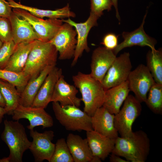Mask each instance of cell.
Listing matches in <instances>:
<instances>
[{
  "instance_id": "cell-1",
  "label": "cell",
  "mask_w": 162,
  "mask_h": 162,
  "mask_svg": "<svg viewBox=\"0 0 162 162\" xmlns=\"http://www.w3.org/2000/svg\"><path fill=\"white\" fill-rule=\"evenodd\" d=\"M150 141L146 133L140 130L128 137L118 136L112 153L123 157L129 162H145L149 154Z\"/></svg>"
},
{
  "instance_id": "cell-2",
  "label": "cell",
  "mask_w": 162,
  "mask_h": 162,
  "mask_svg": "<svg viewBox=\"0 0 162 162\" xmlns=\"http://www.w3.org/2000/svg\"><path fill=\"white\" fill-rule=\"evenodd\" d=\"M73 81L82 95L84 105V111L92 116L96 110L102 106L105 90L101 83L90 74L80 72L73 76Z\"/></svg>"
},
{
  "instance_id": "cell-3",
  "label": "cell",
  "mask_w": 162,
  "mask_h": 162,
  "mask_svg": "<svg viewBox=\"0 0 162 162\" xmlns=\"http://www.w3.org/2000/svg\"><path fill=\"white\" fill-rule=\"evenodd\" d=\"M58 53L49 41L36 40L22 71L30 79L36 76L46 67L56 66Z\"/></svg>"
},
{
  "instance_id": "cell-4",
  "label": "cell",
  "mask_w": 162,
  "mask_h": 162,
  "mask_svg": "<svg viewBox=\"0 0 162 162\" xmlns=\"http://www.w3.org/2000/svg\"><path fill=\"white\" fill-rule=\"evenodd\" d=\"M4 124L1 138L9 148L10 162H22L23 154L29 149L31 142L28 138L25 128L18 121L6 119Z\"/></svg>"
},
{
  "instance_id": "cell-5",
  "label": "cell",
  "mask_w": 162,
  "mask_h": 162,
  "mask_svg": "<svg viewBox=\"0 0 162 162\" xmlns=\"http://www.w3.org/2000/svg\"><path fill=\"white\" fill-rule=\"evenodd\" d=\"M56 118L67 130L86 131L93 130L91 116L74 105L62 107L58 102H52Z\"/></svg>"
},
{
  "instance_id": "cell-6",
  "label": "cell",
  "mask_w": 162,
  "mask_h": 162,
  "mask_svg": "<svg viewBox=\"0 0 162 162\" xmlns=\"http://www.w3.org/2000/svg\"><path fill=\"white\" fill-rule=\"evenodd\" d=\"M141 103L135 96L129 94L122 108L115 115L114 126L121 137H127L132 135L133 124L142 111Z\"/></svg>"
},
{
  "instance_id": "cell-7",
  "label": "cell",
  "mask_w": 162,
  "mask_h": 162,
  "mask_svg": "<svg viewBox=\"0 0 162 162\" xmlns=\"http://www.w3.org/2000/svg\"><path fill=\"white\" fill-rule=\"evenodd\" d=\"M12 11L29 23L37 34L39 40L42 41H49L63 24L62 19L49 18L44 20L20 8H12Z\"/></svg>"
},
{
  "instance_id": "cell-8",
  "label": "cell",
  "mask_w": 162,
  "mask_h": 162,
  "mask_svg": "<svg viewBox=\"0 0 162 162\" xmlns=\"http://www.w3.org/2000/svg\"><path fill=\"white\" fill-rule=\"evenodd\" d=\"M132 67L128 52H124L116 57L101 83L105 90L127 81Z\"/></svg>"
},
{
  "instance_id": "cell-9",
  "label": "cell",
  "mask_w": 162,
  "mask_h": 162,
  "mask_svg": "<svg viewBox=\"0 0 162 162\" xmlns=\"http://www.w3.org/2000/svg\"><path fill=\"white\" fill-rule=\"evenodd\" d=\"M127 81L130 91L141 103L145 102L149 90L155 83L149 70L143 64L131 71Z\"/></svg>"
},
{
  "instance_id": "cell-10",
  "label": "cell",
  "mask_w": 162,
  "mask_h": 162,
  "mask_svg": "<svg viewBox=\"0 0 162 162\" xmlns=\"http://www.w3.org/2000/svg\"><path fill=\"white\" fill-rule=\"evenodd\" d=\"M73 27L64 22L49 41L59 53L60 60L69 59L74 57L77 43V34Z\"/></svg>"
},
{
  "instance_id": "cell-11",
  "label": "cell",
  "mask_w": 162,
  "mask_h": 162,
  "mask_svg": "<svg viewBox=\"0 0 162 162\" xmlns=\"http://www.w3.org/2000/svg\"><path fill=\"white\" fill-rule=\"evenodd\" d=\"M30 130V135L33 140L29 149L35 161L42 162L46 160L50 162L55 147V144L52 142L54 136V132L50 130L40 133L34 129Z\"/></svg>"
},
{
  "instance_id": "cell-12",
  "label": "cell",
  "mask_w": 162,
  "mask_h": 162,
  "mask_svg": "<svg viewBox=\"0 0 162 162\" xmlns=\"http://www.w3.org/2000/svg\"><path fill=\"white\" fill-rule=\"evenodd\" d=\"M12 116L13 119L16 121L22 118L28 119L29 124L27 128L30 130L36 126H41L45 128L51 127L53 125L52 116L41 107L25 106L19 104Z\"/></svg>"
},
{
  "instance_id": "cell-13",
  "label": "cell",
  "mask_w": 162,
  "mask_h": 162,
  "mask_svg": "<svg viewBox=\"0 0 162 162\" xmlns=\"http://www.w3.org/2000/svg\"><path fill=\"white\" fill-rule=\"evenodd\" d=\"M99 18L94 14L90 13L87 20L83 22L77 23L71 20L70 18L68 19H62L63 22L67 23L74 27L77 35V43L74 59L71 63L72 66L76 63L83 52H88L90 49L87 43V37L91 28L98 25L97 21Z\"/></svg>"
},
{
  "instance_id": "cell-14",
  "label": "cell",
  "mask_w": 162,
  "mask_h": 162,
  "mask_svg": "<svg viewBox=\"0 0 162 162\" xmlns=\"http://www.w3.org/2000/svg\"><path fill=\"white\" fill-rule=\"evenodd\" d=\"M116 57L112 50L104 47H99L95 49L92 56L90 75L101 83Z\"/></svg>"
},
{
  "instance_id": "cell-15",
  "label": "cell",
  "mask_w": 162,
  "mask_h": 162,
  "mask_svg": "<svg viewBox=\"0 0 162 162\" xmlns=\"http://www.w3.org/2000/svg\"><path fill=\"white\" fill-rule=\"evenodd\" d=\"M146 15L147 13L144 17L142 24L138 28L130 32H123L122 33L123 41L112 50L116 55L124 48L134 46H147L151 49H155L156 40L147 34L144 29L143 26Z\"/></svg>"
},
{
  "instance_id": "cell-16",
  "label": "cell",
  "mask_w": 162,
  "mask_h": 162,
  "mask_svg": "<svg viewBox=\"0 0 162 162\" xmlns=\"http://www.w3.org/2000/svg\"><path fill=\"white\" fill-rule=\"evenodd\" d=\"M115 115L103 106L98 108L91 116L93 130L111 139L116 140L118 133L114 124Z\"/></svg>"
},
{
  "instance_id": "cell-17",
  "label": "cell",
  "mask_w": 162,
  "mask_h": 162,
  "mask_svg": "<svg viewBox=\"0 0 162 162\" xmlns=\"http://www.w3.org/2000/svg\"><path fill=\"white\" fill-rule=\"evenodd\" d=\"M78 90L75 86L67 83L62 75L55 85L51 102H58L62 107L74 105L79 107L81 105V98L77 97Z\"/></svg>"
},
{
  "instance_id": "cell-18",
  "label": "cell",
  "mask_w": 162,
  "mask_h": 162,
  "mask_svg": "<svg viewBox=\"0 0 162 162\" xmlns=\"http://www.w3.org/2000/svg\"><path fill=\"white\" fill-rule=\"evenodd\" d=\"M62 75L61 68L55 66L46 78L38 92L32 106L45 108L51 102L56 83Z\"/></svg>"
},
{
  "instance_id": "cell-19",
  "label": "cell",
  "mask_w": 162,
  "mask_h": 162,
  "mask_svg": "<svg viewBox=\"0 0 162 162\" xmlns=\"http://www.w3.org/2000/svg\"><path fill=\"white\" fill-rule=\"evenodd\" d=\"M86 139L94 156L104 160L112 153L116 140L92 130L86 132Z\"/></svg>"
},
{
  "instance_id": "cell-20",
  "label": "cell",
  "mask_w": 162,
  "mask_h": 162,
  "mask_svg": "<svg viewBox=\"0 0 162 162\" xmlns=\"http://www.w3.org/2000/svg\"><path fill=\"white\" fill-rule=\"evenodd\" d=\"M8 18L11 26L13 40L16 44L39 40L34 29L26 20L13 11Z\"/></svg>"
},
{
  "instance_id": "cell-21",
  "label": "cell",
  "mask_w": 162,
  "mask_h": 162,
  "mask_svg": "<svg viewBox=\"0 0 162 162\" xmlns=\"http://www.w3.org/2000/svg\"><path fill=\"white\" fill-rule=\"evenodd\" d=\"M130 91L127 80L107 89L105 91L102 106L110 113L115 115L117 114Z\"/></svg>"
},
{
  "instance_id": "cell-22",
  "label": "cell",
  "mask_w": 162,
  "mask_h": 162,
  "mask_svg": "<svg viewBox=\"0 0 162 162\" xmlns=\"http://www.w3.org/2000/svg\"><path fill=\"white\" fill-rule=\"evenodd\" d=\"M74 162H92L94 156L86 138L69 134L66 140Z\"/></svg>"
},
{
  "instance_id": "cell-23",
  "label": "cell",
  "mask_w": 162,
  "mask_h": 162,
  "mask_svg": "<svg viewBox=\"0 0 162 162\" xmlns=\"http://www.w3.org/2000/svg\"><path fill=\"white\" fill-rule=\"evenodd\" d=\"M12 8H19L26 10L33 15L43 19L46 17L50 19H63L65 18L74 17L75 13L71 11L68 4L64 7L55 10H44L27 6L17 2L14 0H6Z\"/></svg>"
},
{
  "instance_id": "cell-24",
  "label": "cell",
  "mask_w": 162,
  "mask_h": 162,
  "mask_svg": "<svg viewBox=\"0 0 162 162\" xmlns=\"http://www.w3.org/2000/svg\"><path fill=\"white\" fill-rule=\"evenodd\" d=\"M55 66H48L29 80L20 94L19 104L32 106L34 99L48 74Z\"/></svg>"
},
{
  "instance_id": "cell-25",
  "label": "cell",
  "mask_w": 162,
  "mask_h": 162,
  "mask_svg": "<svg viewBox=\"0 0 162 162\" xmlns=\"http://www.w3.org/2000/svg\"><path fill=\"white\" fill-rule=\"evenodd\" d=\"M36 41L16 44L15 50L4 69L15 72H22L29 53Z\"/></svg>"
},
{
  "instance_id": "cell-26",
  "label": "cell",
  "mask_w": 162,
  "mask_h": 162,
  "mask_svg": "<svg viewBox=\"0 0 162 162\" xmlns=\"http://www.w3.org/2000/svg\"><path fill=\"white\" fill-rule=\"evenodd\" d=\"M16 88L7 81L0 79V92L5 103L4 108L6 114L12 115L19 104L20 94Z\"/></svg>"
},
{
  "instance_id": "cell-27",
  "label": "cell",
  "mask_w": 162,
  "mask_h": 162,
  "mask_svg": "<svg viewBox=\"0 0 162 162\" xmlns=\"http://www.w3.org/2000/svg\"><path fill=\"white\" fill-rule=\"evenodd\" d=\"M146 67L156 83L162 85V51L151 49L146 56Z\"/></svg>"
},
{
  "instance_id": "cell-28",
  "label": "cell",
  "mask_w": 162,
  "mask_h": 162,
  "mask_svg": "<svg viewBox=\"0 0 162 162\" xmlns=\"http://www.w3.org/2000/svg\"><path fill=\"white\" fill-rule=\"evenodd\" d=\"M0 79L14 86L21 94L30 78L22 71L15 72L0 69Z\"/></svg>"
},
{
  "instance_id": "cell-29",
  "label": "cell",
  "mask_w": 162,
  "mask_h": 162,
  "mask_svg": "<svg viewBox=\"0 0 162 162\" xmlns=\"http://www.w3.org/2000/svg\"><path fill=\"white\" fill-rule=\"evenodd\" d=\"M145 103L154 113H162V85L155 82L150 88Z\"/></svg>"
},
{
  "instance_id": "cell-30",
  "label": "cell",
  "mask_w": 162,
  "mask_h": 162,
  "mask_svg": "<svg viewBox=\"0 0 162 162\" xmlns=\"http://www.w3.org/2000/svg\"><path fill=\"white\" fill-rule=\"evenodd\" d=\"M74 162L65 139L61 138L58 139L50 162Z\"/></svg>"
},
{
  "instance_id": "cell-31",
  "label": "cell",
  "mask_w": 162,
  "mask_h": 162,
  "mask_svg": "<svg viewBox=\"0 0 162 162\" xmlns=\"http://www.w3.org/2000/svg\"><path fill=\"white\" fill-rule=\"evenodd\" d=\"M16 46L13 40L3 43L0 48V69L4 68Z\"/></svg>"
},
{
  "instance_id": "cell-32",
  "label": "cell",
  "mask_w": 162,
  "mask_h": 162,
  "mask_svg": "<svg viewBox=\"0 0 162 162\" xmlns=\"http://www.w3.org/2000/svg\"><path fill=\"white\" fill-rule=\"evenodd\" d=\"M90 12L99 18L103 15V11L111 10L112 4L111 0H90Z\"/></svg>"
},
{
  "instance_id": "cell-33",
  "label": "cell",
  "mask_w": 162,
  "mask_h": 162,
  "mask_svg": "<svg viewBox=\"0 0 162 162\" xmlns=\"http://www.w3.org/2000/svg\"><path fill=\"white\" fill-rule=\"evenodd\" d=\"M0 40L3 43L13 40L11 26L8 18L0 17Z\"/></svg>"
},
{
  "instance_id": "cell-34",
  "label": "cell",
  "mask_w": 162,
  "mask_h": 162,
  "mask_svg": "<svg viewBox=\"0 0 162 162\" xmlns=\"http://www.w3.org/2000/svg\"><path fill=\"white\" fill-rule=\"evenodd\" d=\"M118 35L112 33H108L103 37L101 44L106 48L113 50L118 45Z\"/></svg>"
},
{
  "instance_id": "cell-35",
  "label": "cell",
  "mask_w": 162,
  "mask_h": 162,
  "mask_svg": "<svg viewBox=\"0 0 162 162\" xmlns=\"http://www.w3.org/2000/svg\"><path fill=\"white\" fill-rule=\"evenodd\" d=\"M12 11V8L6 0H0V17L9 18Z\"/></svg>"
},
{
  "instance_id": "cell-36",
  "label": "cell",
  "mask_w": 162,
  "mask_h": 162,
  "mask_svg": "<svg viewBox=\"0 0 162 162\" xmlns=\"http://www.w3.org/2000/svg\"><path fill=\"white\" fill-rule=\"evenodd\" d=\"M110 161L111 162H129L126 160L122 158L120 156L112 153L110 157Z\"/></svg>"
},
{
  "instance_id": "cell-37",
  "label": "cell",
  "mask_w": 162,
  "mask_h": 162,
  "mask_svg": "<svg viewBox=\"0 0 162 162\" xmlns=\"http://www.w3.org/2000/svg\"><path fill=\"white\" fill-rule=\"evenodd\" d=\"M112 5L114 6L116 10V16L118 21H120V18L119 14L118 9V0H111Z\"/></svg>"
},
{
  "instance_id": "cell-38",
  "label": "cell",
  "mask_w": 162,
  "mask_h": 162,
  "mask_svg": "<svg viewBox=\"0 0 162 162\" xmlns=\"http://www.w3.org/2000/svg\"><path fill=\"white\" fill-rule=\"evenodd\" d=\"M5 114H6V112L4 108L0 106V123H2Z\"/></svg>"
},
{
  "instance_id": "cell-39",
  "label": "cell",
  "mask_w": 162,
  "mask_h": 162,
  "mask_svg": "<svg viewBox=\"0 0 162 162\" xmlns=\"http://www.w3.org/2000/svg\"><path fill=\"white\" fill-rule=\"evenodd\" d=\"M0 106L4 108L5 106V103L4 98L0 92Z\"/></svg>"
},
{
  "instance_id": "cell-40",
  "label": "cell",
  "mask_w": 162,
  "mask_h": 162,
  "mask_svg": "<svg viewBox=\"0 0 162 162\" xmlns=\"http://www.w3.org/2000/svg\"><path fill=\"white\" fill-rule=\"evenodd\" d=\"M0 162H10V159L8 157L0 159Z\"/></svg>"
},
{
  "instance_id": "cell-41",
  "label": "cell",
  "mask_w": 162,
  "mask_h": 162,
  "mask_svg": "<svg viewBox=\"0 0 162 162\" xmlns=\"http://www.w3.org/2000/svg\"><path fill=\"white\" fill-rule=\"evenodd\" d=\"M3 43L0 40V48L1 47Z\"/></svg>"
}]
</instances>
